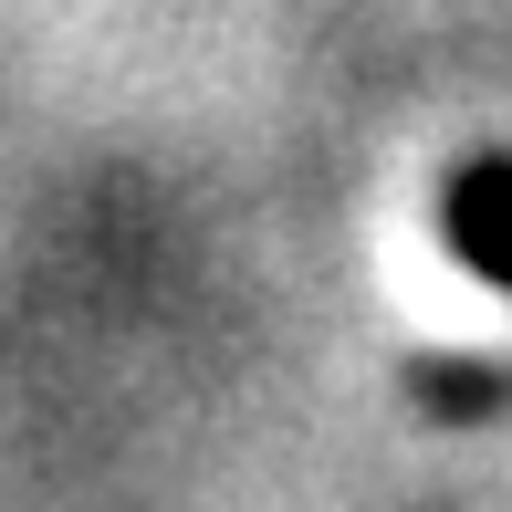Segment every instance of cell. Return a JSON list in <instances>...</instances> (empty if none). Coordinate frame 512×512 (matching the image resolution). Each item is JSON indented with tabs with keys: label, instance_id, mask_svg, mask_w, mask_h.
<instances>
[{
	"label": "cell",
	"instance_id": "cell-1",
	"mask_svg": "<svg viewBox=\"0 0 512 512\" xmlns=\"http://www.w3.org/2000/svg\"><path fill=\"white\" fill-rule=\"evenodd\" d=\"M439 220H450L460 262L492 293H512V157H471V168L450 178V199H439Z\"/></svg>",
	"mask_w": 512,
	"mask_h": 512
},
{
	"label": "cell",
	"instance_id": "cell-2",
	"mask_svg": "<svg viewBox=\"0 0 512 512\" xmlns=\"http://www.w3.org/2000/svg\"><path fill=\"white\" fill-rule=\"evenodd\" d=\"M418 398H439V408H481V398H492V377H481L471 356H450V366H418Z\"/></svg>",
	"mask_w": 512,
	"mask_h": 512
}]
</instances>
